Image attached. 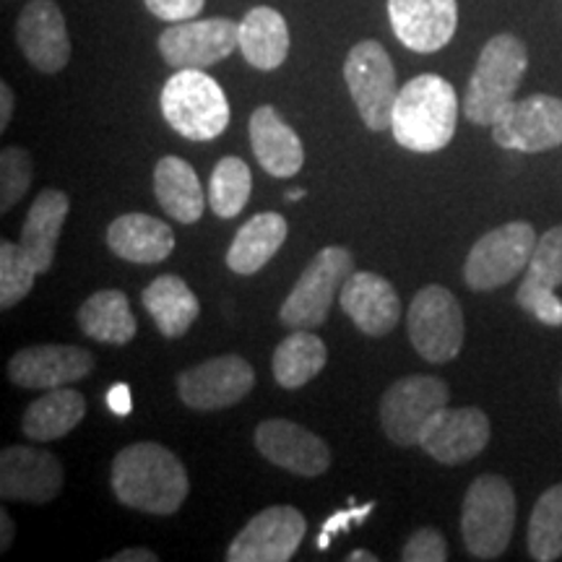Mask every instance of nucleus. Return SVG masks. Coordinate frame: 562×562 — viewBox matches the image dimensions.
Returning <instances> with one entry per match:
<instances>
[{"mask_svg": "<svg viewBox=\"0 0 562 562\" xmlns=\"http://www.w3.org/2000/svg\"><path fill=\"white\" fill-rule=\"evenodd\" d=\"M108 406L115 414H121V417H125V414H131V391H128V385H125V383L112 385L110 393H108Z\"/></svg>", "mask_w": 562, "mask_h": 562, "instance_id": "41", "label": "nucleus"}, {"mask_svg": "<svg viewBox=\"0 0 562 562\" xmlns=\"http://www.w3.org/2000/svg\"><path fill=\"white\" fill-rule=\"evenodd\" d=\"M492 435L487 414L476 406L467 409H451L446 406L438 417L430 422L419 446L432 456L435 461L456 467V463L472 461L487 448Z\"/></svg>", "mask_w": 562, "mask_h": 562, "instance_id": "20", "label": "nucleus"}, {"mask_svg": "<svg viewBox=\"0 0 562 562\" xmlns=\"http://www.w3.org/2000/svg\"><path fill=\"white\" fill-rule=\"evenodd\" d=\"M516 302L539 323H544V326H562V300L554 294V290L531 284V281H521L516 292Z\"/></svg>", "mask_w": 562, "mask_h": 562, "instance_id": "37", "label": "nucleus"}, {"mask_svg": "<svg viewBox=\"0 0 562 562\" xmlns=\"http://www.w3.org/2000/svg\"><path fill=\"white\" fill-rule=\"evenodd\" d=\"M256 385L250 362L237 355H222L180 372L178 393L182 404L199 412L229 409L240 404Z\"/></svg>", "mask_w": 562, "mask_h": 562, "instance_id": "14", "label": "nucleus"}, {"mask_svg": "<svg viewBox=\"0 0 562 562\" xmlns=\"http://www.w3.org/2000/svg\"><path fill=\"white\" fill-rule=\"evenodd\" d=\"M32 186V157L21 146H5L0 154V211L9 214Z\"/></svg>", "mask_w": 562, "mask_h": 562, "instance_id": "35", "label": "nucleus"}, {"mask_svg": "<svg viewBox=\"0 0 562 562\" xmlns=\"http://www.w3.org/2000/svg\"><path fill=\"white\" fill-rule=\"evenodd\" d=\"M63 463L42 448L9 446L0 453V495L13 503H50L60 495Z\"/></svg>", "mask_w": 562, "mask_h": 562, "instance_id": "15", "label": "nucleus"}, {"mask_svg": "<svg viewBox=\"0 0 562 562\" xmlns=\"http://www.w3.org/2000/svg\"><path fill=\"white\" fill-rule=\"evenodd\" d=\"M372 508H375V503L360 505V508H349V510H336L334 516L328 518V521L321 526L318 550H328V544H331V539L339 537L341 531H349L351 524H362L364 518H368L370 513H372Z\"/></svg>", "mask_w": 562, "mask_h": 562, "instance_id": "40", "label": "nucleus"}, {"mask_svg": "<svg viewBox=\"0 0 562 562\" xmlns=\"http://www.w3.org/2000/svg\"><path fill=\"white\" fill-rule=\"evenodd\" d=\"M492 138L510 151L539 154L562 144V100L550 94H531L510 102L492 125Z\"/></svg>", "mask_w": 562, "mask_h": 562, "instance_id": "13", "label": "nucleus"}, {"mask_svg": "<svg viewBox=\"0 0 562 562\" xmlns=\"http://www.w3.org/2000/svg\"><path fill=\"white\" fill-rule=\"evenodd\" d=\"M87 414V398L76 389H50L24 412L21 430L30 440L53 442L68 435Z\"/></svg>", "mask_w": 562, "mask_h": 562, "instance_id": "30", "label": "nucleus"}, {"mask_svg": "<svg viewBox=\"0 0 562 562\" xmlns=\"http://www.w3.org/2000/svg\"><path fill=\"white\" fill-rule=\"evenodd\" d=\"M252 191L250 167L240 157H224L209 182V206L220 220H232L248 206Z\"/></svg>", "mask_w": 562, "mask_h": 562, "instance_id": "32", "label": "nucleus"}, {"mask_svg": "<svg viewBox=\"0 0 562 562\" xmlns=\"http://www.w3.org/2000/svg\"><path fill=\"white\" fill-rule=\"evenodd\" d=\"M305 199V188H292V191H286V201H300Z\"/></svg>", "mask_w": 562, "mask_h": 562, "instance_id": "46", "label": "nucleus"}, {"mask_svg": "<svg viewBox=\"0 0 562 562\" xmlns=\"http://www.w3.org/2000/svg\"><path fill=\"white\" fill-rule=\"evenodd\" d=\"M0 529H3V531H0V550L5 552L13 542V521H11V516L5 510L0 513Z\"/></svg>", "mask_w": 562, "mask_h": 562, "instance_id": "44", "label": "nucleus"}, {"mask_svg": "<svg viewBox=\"0 0 562 562\" xmlns=\"http://www.w3.org/2000/svg\"><path fill=\"white\" fill-rule=\"evenodd\" d=\"M516 526V495L508 480L482 474L467 490L461 510L463 544L476 560H497L508 550Z\"/></svg>", "mask_w": 562, "mask_h": 562, "instance_id": "5", "label": "nucleus"}, {"mask_svg": "<svg viewBox=\"0 0 562 562\" xmlns=\"http://www.w3.org/2000/svg\"><path fill=\"white\" fill-rule=\"evenodd\" d=\"M140 302H144L146 313L151 315V321L157 323L161 336H167V339H180L201 313V302L191 286L180 277H172V273L154 279L140 294Z\"/></svg>", "mask_w": 562, "mask_h": 562, "instance_id": "26", "label": "nucleus"}, {"mask_svg": "<svg viewBox=\"0 0 562 562\" xmlns=\"http://www.w3.org/2000/svg\"><path fill=\"white\" fill-rule=\"evenodd\" d=\"M389 19L396 40L412 53H438L459 26L456 0H389Z\"/></svg>", "mask_w": 562, "mask_h": 562, "instance_id": "17", "label": "nucleus"}, {"mask_svg": "<svg viewBox=\"0 0 562 562\" xmlns=\"http://www.w3.org/2000/svg\"><path fill=\"white\" fill-rule=\"evenodd\" d=\"M355 273V256L341 245H328L318 256L307 263L294 290L281 302L279 318L284 326L297 328H318L326 323L336 294H341L347 279Z\"/></svg>", "mask_w": 562, "mask_h": 562, "instance_id": "6", "label": "nucleus"}, {"mask_svg": "<svg viewBox=\"0 0 562 562\" xmlns=\"http://www.w3.org/2000/svg\"><path fill=\"white\" fill-rule=\"evenodd\" d=\"M250 146L258 165L273 178H294L305 165L302 140L271 104L250 115Z\"/></svg>", "mask_w": 562, "mask_h": 562, "instance_id": "22", "label": "nucleus"}, {"mask_svg": "<svg viewBox=\"0 0 562 562\" xmlns=\"http://www.w3.org/2000/svg\"><path fill=\"white\" fill-rule=\"evenodd\" d=\"M240 53L258 70H277L290 55V26L279 11L256 5L240 21Z\"/></svg>", "mask_w": 562, "mask_h": 562, "instance_id": "25", "label": "nucleus"}, {"mask_svg": "<svg viewBox=\"0 0 562 562\" xmlns=\"http://www.w3.org/2000/svg\"><path fill=\"white\" fill-rule=\"evenodd\" d=\"M459 121V97L442 76L422 74L398 89L391 133L398 146L417 154L446 149Z\"/></svg>", "mask_w": 562, "mask_h": 562, "instance_id": "2", "label": "nucleus"}, {"mask_svg": "<svg viewBox=\"0 0 562 562\" xmlns=\"http://www.w3.org/2000/svg\"><path fill=\"white\" fill-rule=\"evenodd\" d=\"M16 42L32 68L42 74H58L70 60V40L66 16L53 0H32L16 21Z\"/></svg>", "mask_w": 562, "mask_h": 562, "instance_id": "18", "label": "nucleus"}, {"mask_svg": "<svg viewBox=\"0 0 562 562\" xmlns=\"http://www.w3.org/2000/svg\"><path fill=\"white\" fill-rule=\"evenodd\" d=\"M161 115L188 140H211L229 125V102L201 68L175 70L159 97Z\"/></svg>", "mask_w": 562, "mask_h": 562, "instance_id": "4", "label": "nucleus"}, {"mask_svg": "<svg viewBox=\"0 0 562 562\" xmlns=\"http://www.w3.org/2000/svg\"><path fill=\"white\" fill-rule=\"evenodd\" d=\"M328 349L323 339H318L307 328H297V331L286 336L273 351V381L281 389H302L313 381L318 372L326 368Z\"/></svg>", "mask_w": 562, "mask_h": 562, "instance_id": "31", "label": "nucleus"}, {"mask_svg": "<svg viewBox=\"0 0 562 562\" xmlns=\"http://www.w3.org/2000/svg\"><path fill=\"white\" fill-rule=\"evenodd\" d=\"M37 273L40 271L34 269L30 256L19 243H0V307L9 311V307L19 305L32 292Z\"/></svg>", "mask_w": 562, "mask_h": 562, "instance_id": "34", "label": "nucleus"}, {"mask_svg": "<svg viewBox=\"0 0 562 562\" xmlns=\"http://www.w3.org/2000/svg\"><path fill=\"white\" fill-rule=\"evenodd\" d=\"M409 339L422 360L442 364L451 362L463 347V311L459 300L446 286L430 284L414 294L406 313Z\"/></svg>", "mask_w": 562, "mask_h": 562, "instance_id": "8", "label": "nucleus"}, {"mask_svg": "<svg viewBox=\"0 0 562 562\" xmlns=\"http://www.w3.org/2000/svg\"><path fill=\"white\" fill-rule=\"evenodd\" d=\"M375 562L378 558H375V554H372V552H368V550H355V552H351L349 554V562Z\"/></svg>", "mask_w": 562, "mask_h": 562, "instance_id": "45", "label": "nucleus"}, {"mask_svg": "<svg viewBox=\"0 0 562 562\" xmlns=\"http://www.w3.org/2000/svg\"><path fill=\"white\" fill-rule=\"evenodd\" d=\"M529 554L537 562L562 558V484H554L533 505L529 521Z\"/></svg>", "mask_w": 562, "mask_h": 562, "instance_id": "33", "label": "nucleus"}, {"mask_svg": "<svg viewBox=\"0 0 562 562\" xmlns=\"http://www.w3.org/2000/svg\"><path fill=\"white\" fill-rule=\"evenodd\" d=\"M79 326L89 339L115 347H125L138 331L131 302L121 290H102L87 297L79 307Z\"/></svg>", "mask_w": 562, "mask_h": 562, "instance_id": "29", "label": "nucleus"}, {"mask_svg": "<svg viewBox=\"0 0 562 562\" xmlns=\"http://www.w3.org/2000/svg\"><path fill=\"white\" fill-rule=\"evenodd\" d=\"M529 50L513 34H497L482 47L480 60L469 79L463 97V115L474 125H495L497 117L510 102H516V91L521 87Z\"/></svg>", "mask_w": 562, "mask_h": 562, "instance_id": "3", "label": "nucleus"}, {"mask_svg": "<svg viewBox=\"0 0 562 562\" xmlns=\"http://www.w3.org/2000/svg\"><path fill=\"white\" fill-rule=\"evenodd\" d=\"M256 448L273 467L300 476H318L331 467V451L318 435L290 419H266L256 427Z\"/></svg>", "mask_w": 562, "mask_h": 562, "instance_id": "19", "label": "nucleus"}, {"mask_svg": "<svg viewBox=\"0 0 562 562\" xmlns=\"http://www.w3.org/2000/svg\"><path fill=\"white\" fill-rule=\"evenodd\" d=\"M344 79L357 104L362 123L370 131L391 128L393 104L398 97L396 68L391 55L375 40H362L351 47L344 63Z\"/></svg>", "mask_w": 562, "mask_h": 562, "instance_id": "7", "label": "nucleus"}, {"mask_svg": "<svg viewBox=\"0 0 562 562\" xmlns=\"http://www.w3.org/2000/svg\"><path fill=\"white\" fill-rule=\"evenodd\" d=\"M307 524L292 505H271L252 516L248 526L232 539L229 562H286L300 550Z\"/></svg>", "mask_w": 562, "mask_h": 562, "instance_id": "12", "label": "nucleus"}, {"mask_svg": "<svg viewBox=\"0 0 562 562\" xmlns=\"http://www.w3.org/2000/svg\"><path fill=\"white\" fill-rule=\"evenodd\" d=\"M560 396H562V385H560Z\"/></svg>", "mask_w": 562, "mask_h": 562, "instance_id": "47", "label": "nucleus"}, {"mask_svg": "<svg viewBox=\"0 0 562 562\" xmlns=\"http://www.w3.org/2000/svg\"><path fill=\"white\" fill-rule=\"evenodd\" d=\"M161 58L175 70L209 68L240 47V24L232 19H191L167 26L157 42Z\"/></svg>", "mask_w": 562, "mask_h": 562, "instance_id": "11", "label": "nucleus"}, {"mask_svg": "<svg viewBox=\"0 0 562 562\" xmlns=\"http://www.w3.org/2000/svg\"><path fill=\"white\" fill-rule=\"evenodd\" d=\"M110 562H157V554L151 550H146V547H136V550H123L117 554H112Z\"/></svg>", "mask_w": 562, "mask_h": 562, "instance_id": "43", "label": "nucleus"}, {"mask_svg": "<svg viewBox=\"0 0 562 562\" xmlns=\"http://www.w3.org/2000/svg\"><path fill=\"white\" fill-rule=\"evenodd\" d=\"M448 398H451V391L440 378H402L381 398V422L385 435L396 446H419L430 422L448 406Z\"/></svg>", "mask_w": 562, "mask_h": 562, "instance_id": "10", "label": "nucleus"}, {"mask_svg": "<svg viewBox=\"0 0 562 562\" xmlns=\"http://www.w3.org/2000/svg\"><path fill=\"white\" fill-rule=\"evenodd\" d=\"M537 240V232L529 222H510L487 232L482 240H476L463 263L469 290L490 292L516 279L529 266Z\"/></svg>", "mask_w": 562, "mask_h": 562, "instance_id": "9", "label": "nucleus"}, {"mask_svg": "<svg viewBox=\"0 0 562 562\" xmlns=\"http://www.w3.org/2000/svg\"><path fill=\"white\" fill-rule=\"evenodd\" d=\"M70 201L63 191H42L37 199H34L30 214H26L24 229H21L19 245L24 248L34 269L40 273L50 271L55 261V250H58V240L63 224L68 220Z\"/></svg>", "mask_w": 562, "mask_h": 562, "instance_id": "23", "label": "nucleus"}, {"mask_svg": "<svg viewBox=\"0 0 562 562\" xmlns=\"http://www.w3.org/2000/svg\"><path fill=\"white\" fill-rule=\"evenodd\" d=\"M115 497L133 510L172 516L186 503L188 474L178 456L159 442H133L112 461Z\"/></svg>", "mask_w": 562, "mask_h": 562, "instance_id": "1", "label": "nucleus"}, {"mask_svg": "<svg viewBox=\"0 0 562 562\" xmlns=\"http://www.w3.org/2000/svg\"><path fill=\"white\" fill-rule=\"evenodd\" d=\"M13 115V91L9 83H0V131L9 128Z\"/></svg>", "mask_w": 562, "mask_h": 562, "instance_id": "42", "label": "nucleus"}, {"mask_svg": "<svg viewBox=\"0 0 562 562\" xmlns=\"http://www.w3.org/2000/svg\"><path fill=\"white\" fill-rule=\"evenodd\" d=\"M108 245L117 258L131 263H159L175 248L170 224L149 214H123L110 224Z\"/></svg>", "mask_w": 562, "mask_h": 562, "instance_id": "24", "label": "nucleus"}, {"mask_svg": "<svg viewBox=\"0 0 562 562\" xmlns=\"http://www.w3.org/2000/svg\"><path fill=\"white\" fill-rule=\"evenodd\" d=\"M94 368V357L89 349L74 344H40L16 351L9 362V378L21 389H63Z\"/></svg>", "mask_w": 562, "mask_h": 562, "instance_id": "16", "label": "nucleus"}, {"mask_svg": "<svg viewBox=\"0 0 562 562\" xmlns=\"http://www.w3.org/2000/svg\"><path fill=\"white\" fill-rule=\"evenodd\" d=\"M154 193H157L159 206L180 224L199 222L209 201L203 199L199 175L180 157H161L157 161Z\"/></svg>", "mask_w": 562, "mask_h": 562, "instance_id": "27", "label": "nucleus"}, {"mask_svg": "<svg viewBox=\"0 0 562 562\" xmlns=\"http://www.w3.org/2000/svg\"><path fill=\"white\" fill-rule=\"evenodd\" d=\"M341 311L368 336H385L402 318V300L389 279L370 271H355L339 294Z\"/></svg>", "mask_w": 562, "mask_h": 562, "instance_id": "21", "label": "nucleus"}, {"mask_svg": "<svg viewBox=\"0 0 562 562\" xmlns=\"http://www.w3.org/2000/svg\"><path fill=\"white\" fill-rule=\"evenodd\" d=\"M402 560L406 562H446L448 544L438 529H419L406 542Z\"/></svg>", "mask_w": 562, "mask_h": 562, "instance_id": "38", "label": "nucleus"}, {"mask_svg": "<svg viewBox=\"0 0 562 562\" xmlns=\"http://www.w3.org/2000/svg\"><path fill=\"white\" fill-rule=\"evenodd\" d=\"M286 240V222L281 214L266 211L240 227L227 250V266L240 277H252L271 261Z\"/></svg>", "mask_w": 562, "mask_h": 562, "instance_id": "28", "label": "nucleus"}, {"mask_svg": "<svg viewBox=\"0 0 562 562\" xmlns=\"http://www.w3.org/2000/svg\"><path fill=\"white\" fill-rule=\"evenodd\" d=\"M531 284L547 286V290H558L562 286V224L560 227L547 229L537 240L533 256L526 266V279Z\"/></svg>", "mask_w": 562, "mask_h": 562, "instance_id": "36", "label": "nucleus"}, {"mask_svg": "<svg viewBox=\"0 0 562 562\" xmlns=\"http://www.w3.org/2000/svg\"><path fill=\"white\" fill-rule=\"evenodd\" d=\"M144 5L167 24H180V21L199 19L206 0H144Z\"/></svg>", "mask_w": 562, "mask_h": 562, "instance_id": "39", "label": "nucleus"}]
</instances>
